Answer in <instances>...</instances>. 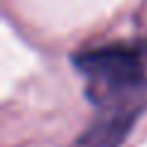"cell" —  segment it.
Here are the masks:
<instances>
[{
	"label": "cell",
	"instance_id": "obj_1",
	"mask_svg": "<svg viewBox=\"0 0 147 147\" xmlns=\"http://www.w3.org/2000/svg\"><path fill=\"white\" fill-rule=\"evenodd\" d=\"M74 66L91 84L98 86L100 96H108V100L127 88H135L142 79L140 52L125 44H108V47L79 52L74 54Z\"/></svg>",
	"mask_w": 147,
	"mask_h": 147
},
{
	"label": "cell",
	"instance_id": "obj_2",
	"mask_svg": "<svg viewBox=\"0 0 147 147\" xmlns=\"http://www.w3.org/2000/svg\"><path fill=\"white\" fill-rule=\"evenodd\" d=\"M137 118V108H123V105H113L105 115L96 118V123L84 132L81 145L86 147H118L125 135L130 132L132 123Z\"/></svg>",
	"mask_w": 147,
	"mask_h": 147
}]
</instances>
